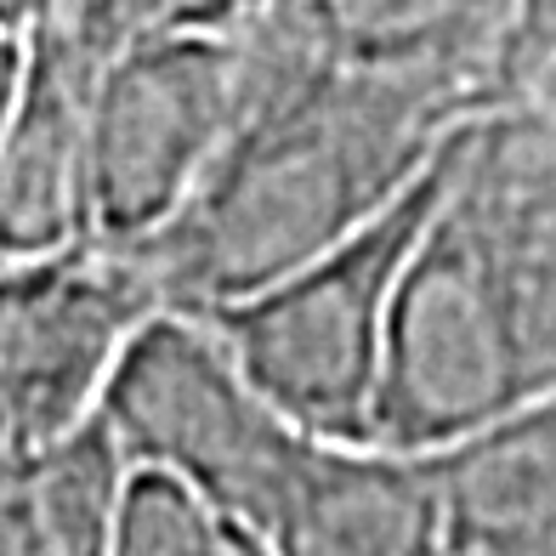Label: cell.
I'll list each match as a JSON object with an SVG mask.
<instances>
[{
  "mask_svg": "<svg viewBox=\"0 0 556 556\" xmlns=\"http://www.w3.org/2000/svg\"><path fill=\"white\" fill-rule=\"evenodd\" d=\"M29 483L63 556H109L119 500H125V483H131V460L114 443L103 415L80 420L52 448H40L29 466Z\"/></svg>",
  "mask_w": 556,
  "mask_h": 556,
  "instance_id": "obj_11",
  "label": "cell"
},
{
  "mask_svg": "<svg viewBox=\"0 0 556 556\" xmlns=\"http://www.w3.org/2000/svg\"><path fill=\"white\" fill-rule=\"evenodd\" d=\"M97 415L131 466L188 483L256 534L278 517L318 443L244 381L211 318L188 307H160L137 324Z\"/></svg>",
  "mask_w": 556,
  "mask_h": 556,
  "instance_id": "obj_4",
  "label": "cell"
},
{
  "mask_svg": "<svg viewBox=\"0 0 556 556\" xmlns=\"http://www.w3.org/2000/svg\"><path fill=\"white\" fill-rule=\"evenodd\" d=\"M448 148L397 205L364 222L358 233H346L324 256L301 262L262 290L205 307L211 330L227 341L244 381L301 432L375 443V403H381L397 285L426 216L438 205Z\"/></svg>",
  "mask_w": 556,
  "mask_h": 556,
  "instance_id": "obj_3",
  "label": "cell"
},
{
  "mask_svg": "<svg viewBox=\"0 0 556 556\" xmlns=\"http://www.w3.org/2000/svg\"><path fill=\"white\" fill-rule=\"evenodd\" d=\"M58 12H63V0H0V29L35 35L40 23H52Z\"/></svg>",
  "mask_w": 556,
  "mask_h": 556,
  "instance_id": "obj_17",
  "label": "cell"
},
{
  "mask_svg": "<svg viewBox=\"0 0 556 556\" xmlns=\"http://www.w3.org/2000/svg\"><path fill=\"white\" fill-rule=\"evenodd\" d=\"M23 74H29V35L0 29V137H7V125H12V114H17Z\"/></svg>",
  "mask_w": 556,
  "mask_h": 556,
  "instance_id": "obj_16",
  "label": "cell"
},
{
  "mask_svg": "<svg viewBox=\"0 0 556 556\" xmlns=\"http://www.w3.org/2000/svg\"><path fill=\"white\" fill-rule=\"evenodd\" d=\"M511 17L517 0H262L250 35L330 68L500 109Z\"/></svg>",
  "mask_w": 556,
  "mask_h": 556,
  "instance_id": "obj_7",
  "label": "cell"
},
{
  "mask_svg": "<svg viewBox=\"0 0 556 556\" xmlns=\"http://www.w3.org/2000/svg\"><path fill=\"white\" fill-rule=\"evenodd\" d=\"M109 556H273V545L188 483L131 466Z\"/></svg>",
  "mask_w": 556,
  "mask_h": 556,
  "instance_id": "obj_12",
  "label": "cell"
},
{
  "mask_svg": "<svg viewBox=\"0 0 556 556\" xmlns=\"http://www.w3.org/2000/svg\"><path fill=\"white\" fill-rule=\"evenodd\" d=\"M545 392H556V119L517 97L448 148L397 285L375 443L432 454Z\"/></svg>",
  "mask_w": 556,
  "mask_h": 556,
  "instance_id": "obj_2",
  "label": "cell"
},
{
  "mask_svg": "<svg viewBox=\"0 0 556 556\" xmlns=\"http://www.w3.org/2000/svg\"><path fill=\"white\" fill-rule=\"evenodd\" d=\"M160 307L131 250L68 244L0 267V454L35 460L91 420L125 341Z\"/></svg>",
  "mask_w": 556,
  "mask_h": 556,
  "instance_id": "obj_6",
  "label": "cell"
},
{
  "mask_svg": "<svg viewBox=\"0 0 556 556\" xmlns=\"http://www.w3.org/2000/svg\"><path fill=\"white\" fill-rule=\"evenodd\" d=\"M528 97H534V103H540V109H545V114L556 119V63H551V68L540 74V86H534V91H528Z\"/></svg>",
  "mask_w": 556,
  "mask_h": 556,
  "instance_id": "obj_18",
  "label": "cell"
},
{
  "mask_svg": "<svg viewBox=\"0 0 556 556\" xmlns=\"http://www.w3.org/2000/svg\"><path fill=\"white\" fill-rule=\"evenodd\" d=\"M443 556H556V392L432 448Z\"/></svg>",
  "mask_w": 556,
  "mask_h": 556,
  "instance_id": "obj_10",
  "label": "cell"
},
{
  "mask_svg": "<svg viewBox=\"0 0 556 556\" xmlns=\"http://www.w3.org/2000/svg\"><path fill=\"white\" fill-rule=\"evenodd\" d=\"M477 114L489 109L278 52L244 29L233 125L137 262L165 307L239 301L397 205Z\"/></svg>",
  "mask_w": 556,
  "mask_h": 556,
  "instance_id": "obj_1",
  "label": "cell"
},
{
  "mask_svg": "<svg viewBox=\"0 0 556 556\" xmlns=\"http://www.w3.org/2000/svg\"><path fill=\"white\" fill-rule=\"evenodd\" d=\"M262 0H63L52 29L86 68L160 35H244Z\"/></svg>",
  "mask_w": 556,
  "mask_h": 556,
  "instance_id": "obj_13",
  "label": "cell"
},
{
  "mask_svg": "<svg viewBox=\"0 0 556 556\" xmlns=\"http://www.w3.org/2000/svg\"><path fill=\"white\" fill-rule=\"evenodd\" d=\"M86 86L91 68L52 29L29 35L17 114L0 137V267L86 239Z\"/></svg>",
  "mask_w": 556,
  "mask_h": 556,
  "instance_id": "obj_9",
  "label": "cell"
},
{
  "mask_svg": "<svg viewBox=\"0 0 556 556\" xmlns=\"http://www.w3.org/2000/svg\"><path fill=\"white\" fill-rule=\"evenodd\" d=\"M262 540L273 556H443L432 454L318 438Z\"/></svg>",
  "mask_w": 556,
  "mask_h": 556,
  "instance_id": "obj_8",
  "label": "cell"
},
{
  "mask_svg": "<svg viewBox=\"0 0 556 556\" xmlns=\"http://www.w3.org/2000/svg\"><path fill=\"white\" fill-rule=\"evenodd\" d=\"M239 35H160L86 86V239L137 250L188 205L233 125Z\"/></svg>",
  "mask_w": 556,
  "mask_h": 556,
  "instance_id": "obj_5",
  "label": "cell"
},
{
  "mask_svg": "<svg viewBox=\"0 0 556 556\" xmlns=\"http://www.w3.org/2000/svg\"><path fill=\"white\" fill-rule=\"evenodd\" d=\"M551 63H556V0H517L511 40H505V103L534 91Z\"/></svg>",
  "mask_w": 556,
  "mask_h": 556,
  "instance_id": "obj_14",
  "label": "cell"
},
{
  "mask_svg": "<svg viewBox=\"0 0 556 556\" xmlns=\"http://www.w3.org/2000/svg\"><path fill=\"white\" fill-rule=\"evenodd\" d=\"M29 466L35 460H7L0 454V556H63L35 505Z\"/></svg>",
  "mask_w": 556,
  "mask_h": 556,
  "instance_id": "obj_15",
  "label": "cell"
}]
</instances>
